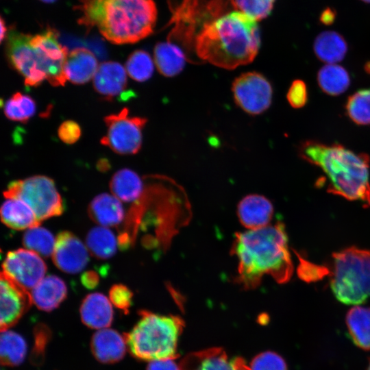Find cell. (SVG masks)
Returning a JSON list of instances; mask_svg holds the SVG:
<instances>
[{
    "instance_id": "obj_1",
    "label": "cell",
    "mask_w": 370,
    "mask_h": 370,
    "mask_svg": "<svg viewBox=\"0 0 370 370\" xmlns=\"http://www.w3.org/2000/svg\"><path fill=\"white\" fill-rule=\"evenodd\" d=\"M232 253L238 260V280L245 288H255L264 275L278 283L290 280L293 264L282 223L236 233Z\"/></svg>"
},
{
    "instance_id": "obj_2",
    "label": "cell",
    "mask_w": 370,
    "mask_h": 370,
    "mask_svg": "<svg viewBox=\"0 0 370 370\" xmlns=\"http://www.w3.org/2000/svg\"><path fill=\"white\" fill-rule=\"evenodd\" d=\"M260 45L257 21L234 10L205 24L196 36L195 49L203 61L233 69L253 61Z\"/></svg>"
},
{
    "instance_id": "obj_3",
    "label": "cell",
    "mask_w": 370,
    "mask_h": 370,
    "mask_svg": "<svg viewBox=\"0 0 370 370\" xmlns=\"http://www.w3.org/2000/svg\"><path fill=\"white\" fill-rule=\"evenodd\" d=\"M79 23L96 27L110 42H136L153 31L157 19L153 0H81Z\"/></svg>"
},
{
    "instance_id": "obj_4",
    "label": "cell",
    "mask_w": 370,
    "mask_h": 370,
    "mask_svg": "<svg viewBox=\"0 0 370 370\" xmlns=\"http://www.w3.org/2000/svg\"><path fill=\"white\" fill-rule=\"evenodd\" d=\"M301 156L320 168L328 180V191L348 200H370L369 158L340 145L307 141Z\"/></svg>"
},
{
    "instance_id": "obj_5",
    "label": "cell",
    "mask_w": 370,
    "mask_h": 370,
    "mask_svg": "<svg viewBox=\"0 0 370 370\" xmlns=\"http://www.w3.org/2000/svg\"><path fill=\"white\" fill-rule=\"evenodd\" d=\"M139 315L132 330L124 334L130 353L149 361L177 358L178 339L184 326L182 319L147 310L140 311Z\"/></svg>"
},
{
    "instance_id": "obj_6",
    "label": "cell",
    "mask_w": 370,
    "mask_h": 370,
    "mask_svg": "<svg viewBox=\"0 0 370 370\" xmlns=\"http://www.w3.org/2000/svg\"><path fill=\"white\" fill-rule=\"evenodd\" d=\"M330 286L335 297L347 305H358L370 297V250L345 248L333 256Z\"/></svg>"
},
{
    "instance_id": "obj_7",
    "label": "cell",
    "mask_w": 370,
    "mask_h": 370,
    "mask_svg": "<svg viewBox=\"0 0 370 370\" xmlns=\"http://www.w3.org/2000/svg\"><path fill=\"white\" fill-rule=\"evenodd\" d=\"M3 195L6 199H18L25 202L40 222L59 216L64 210L63 200L53 180L45 175L13 181Z\"/></svg>"
},
{
    "instance_id": "obj_8",
    "label": "cell",
    "mask_w": 370,
    "mask_h": 370,
    "mask_svg": "<svg viewBox=\"0 0 370 370\" xmlns=\"http://www.w3.org/2000/svg\"><path fill=\"white\" fill-rule=\"evenodd\" d=\"M104 121L107 131L101 139L103 145L121 155L135 154L140 150L146 119L130 116L125 108L117 114L106 116Z\"/></svg>"
},
{
    "instance_id": "obj_9",
    "label": "cell",
    "mask_w": 370,
    "mask_h": 370,
    "mask_svg": "<svg viewBox=\"0 0 370 370\" xmlns=\"http://www.w3.org/2000/svg\"><path fill=\"white\" fill-rule=\"evenodd\" d=\"M58 37L56 31L49 28L30 39L46 79L53 86H64L67 80L64 66L69 52Z\"/></svg>"
},
{
    "instance_id": "obj_10",
    "label": "cell",
    "mask_w": 370,
    "mask_h": 370,
    "mask_svg": "<svg viewBox=\"0 0 370 370\" xmlns=\"http://www.w3.org/2000/svg\"><path fill=\"white\" fill-rule=\"evenodd\" d=\"M31 35L11 29L8 34L7 55L12 66L23 77L27 86H39L46 75L30 43Z\"/></svg>"
},
{
    "instance_id": "obj_11",
    "label": "cell",
    "mask_w": 370,
    "mask_h": 370,
    "mask_svg": "<svg viewBox=\"0 0 370 370\" xmlns=\"http://www.w3.org/2000/svg\"><path fill=\"white\" fill-rule=\"evenodd\" d=\"M232 92L236 103L244 111L258 114L271 105L272 88L267 79L256 72L241 75L232 84Z\"/></svg>"
},
{
    "instance_id": "obj_12",
    "label": "cell",
    "mask_w": 370,
    "mask_h": 370,
    "mask_svg": "<svg viewBox=\"0 0 370 370\" xmlns=\"http://www.w3.org/2000/svg\"><path fill=\"white\" fill-rule=\"evenodd\" d=\"M2 267V271L28 291L45 278L47 271V266L40 255L24 249L8 252Z\"/></svg>"
},
{
    "instance_id": "obj_13",
    "label": "cell",
    "mask_w": 370,
    "mask_h": 370,
    "mask_svg": "<svg viewBox=\"0 0 370 370\" xmlns=\"http://www.w3.org/2000/svg\"><path fill=\"white\" fill-rule=\"evenodd\" d=\"M1 331L14 325L29 309L32 300L30 292L3 271L1 273Z\"/></svg>"
},
{
    "instance_id": "obj_14",
    "label": "cell",
    "mask_w": 370,
    "mask_h": 370,
    "mask_svg": "<svg viewBox=\"0 0 370 370\" xmlns=\"http://www.w3.org/2000/svg\"><path fill=\"white\" fill-rule=\"evenodd\" d=\"M52 259L60 270L73 274L85 268L88 262V252L79 238L70 232L64 231L56 237Z\"/></svg>"
},
{
    "instance_id": "obj_15",
    "label": "cell",
    "mask_w": 370,
    "mask_h": 370,
    "mask_svg": "<svg viewBox=\"0 0 370 370\" xmlns=\"http://www.w3.org/2000/svg\"><path fill=\"white\" fill-rule=\"evenodd\" d=\"M180 370H250L241 358H230L221 348L193 352L180 362Z\"/></svg>"
},
{
    "instance_id": "obj_16",
    "label": "cell",
    "mask_w": 370,
    "mask_h": 370,
    "mask_svg": "<svg viewBox=\"0 0 370 370\" xmlns=\"http://www.w3.org/2000/svg\"><path fill=\"white\" fill-rule=\"evenodd\" d=\"M127 342L125 336L117 331L104 328L96 332L90 341V348L95 358L102 363H114L125 356Z\"/></svg>"
},
{
    "instance_id": "obj_17",
    "label": "cell",
    "mask_w": 370,
    "mask_h": 370,
    "mask_svg": "<svg viewBox=\"0 0 370 370\" xmlns=\"http://www.w3.org/2000/svg\"><path fill=\"white\" fill-rule=\"evenodd\" d=\"M93 86L107 100L121 96L127 88V74L124 67L116 62L101 63L93 77Z\"/></svg>"
},
{
    "instance_id": "obj_18",
    "label": "cell",
    "mask_w": 370,
    "mask_h": 370,
    "mask_svg": "<svg viewBox=\"0 0 370 370\" xmlns=\"http://www.w3.org/2000/svg\"><path fill=\"white\" fill-rule=\"evenodd\" d=\"M273 214L271 201L260 195H249L238 204L237 215L241 224L249 230L269 225Z\"/></svg>"
},
{
    "instance_id": "obj_19",
    "label": "cell",
    "mask_w": 370,
    "mask_h": 370,
    "mask_svg": "<svg viewBox=\"0 0 370 370\" xmlns=\"http://www.w3.org/2000/svg\"><path fill=\"white\" fill-rule=\"evenodd\" d=\"M79 312L84 324L92 329L107 328L113 320L112 303L100 293L86 295L82 302Z\"/></svg>"
},
{
    "instance_id": "obj_20",
    "label": "cell",
    "mask_w": 370,
    "mask_h": 370,
    "mask_svg": "<svg viewBox=\"0 0 370 370\" xmlns=\"http://www.w3.org/2000/svg\"><path fill=\"white\" fill-rule=\"evenodd\" d=\"M99 68L95 55L88 49L78 47L69 52L64 66L67 80L83 84L94 77Z\"/></svg>"
},
{
    "instance_id": "obj_21",
    "label": "cell",
    "mask_w": 370,
    "mask_h": 370,
    "mask_svg": "<svg viewBox=\"0 0 370 370\" xmlns=\"http://www.w3.org/2000/svg\"><path fill=\"white\" fill-rule=\"evenodd\" d=\"M30 294L32 304L38 309L51 311L66 298L67 288L58 276L47 275L30 291Z\"/></svg>"
},
{
    "instance_id": "obj_22",
    "label": "cell",
    "mask_w": 370,
    "mask_h": 370,
    "mask_svg": "<svg viewBox=\"0 0 370 370\" xmlns=\"http://www.w3.org/2000/svg\"><path fill=\"white\" fill-rule=\"evenodd\" d=\"M90 218L103 227H114L121 223L124 210L115 196L102 193L97 195L88 208Z\"/></svg>"
},
{
    "instance_id": "obj_23",
    "label": "cell",
    "mask_w": 370,
    "mask_h": 370,
    "mask_svg": "<svg viewBox=\"0 0 370 370\" xmlns=\"http://www.w3.org/2000/svg\"><path fill=\"white\" fill-rule=\"evenodd\" d=\"M0 212L1 221L14 230H28L40 224L32 209L18 199H6L2 204Z\"/></svg>"
},
{
    "instance_id": "obj_24",
    "label": "cell",
    "mask_w": 370,
    "mask_h": 370,
    "mask_svg": "<svg viewBox=\"0 0 370 370\" xmlns=\"http://www.w3.org/2000/svg\"><path fill=\"white\" fill-rule=\"evenodd\" d=\"M186 55L172 41L158 43L154 48V61L159 72L166 77L174 76L183 69Z\"/></svg>"
},
{
    "instance_id": "obj_25",
    "label": "cell",
    "mask_w": 370,
    "mask_h": 370,
    "mask_svg": "<svg viewBox=\"0 0 370 370\" xmlns=\"http://www.w3.org/2000/svg\"><path fill=\"white\" fill-rule=\"evenodd\" d=\"M313 48L317 57L328 64L341 61L347 51L344 38L336 32L330 30L323 32L317 36Z\"/></svg>"
},
{
    "instance_id": "obj_26",
    "label": "cell",
    "mask_w": 370,
    "mask_h": 370,
    "mask_svg": "<svg viewBox=\"0 0 370 370\" xmlns=\"http://www.w3.org/2000/svg\"><path fill=\"white\" fill-rule=\"evenodd\" d=\"M345 322L354 344L364 350H370V307H352L347 313Z\"/></svg>"
},
{
    "instance_id": "obj_27",
    "label": "cell",
    "mask_w": 370,
    "mask_h": 370,
    "mask_svg": "<svg viewBox=\"0 0 370 370\" xmlns=\"http://www.w3.org/2000/svg\"><path fill=\"white\" fill-rule=\"evenodd\" d=\"M110 188L113 195L119 200L130 202L140 197L143 191V184L136 172L122 169L112 177Z\"/></svg>"
},
{
    "instance_id": "obj_28",
    "label": "cell",
    "mask_w": 370,
    "mask_h": 370,
    "mask_svg": "<svg viewBox=\"0 0 370 370\" xmlns=\"http://www.w3.org/2000/svg\"><path fill=\"white\" fill-rule=\"evenodd\" d=\"M88 251L98 259L111 258L116 251L117 241L114 234L106 227L91 229L86 238Z\"/></svg>"
},
{
    "instance_id": "obj_29",
    "label": "cell",
    "mask_w": 370,
    "mask_h": 370,
    "mask_svg": "<svg viewBox=\"0 0 370 370\" xmlns=\"http://www.w3.org/2000/svg\"><path fill=\"white\" fill-rule=\"evenodd\" d=\"M318 83L323 92L330 95H338L349 86L350 78L347 71L341 66L328 64L318 73Z\"/></svg>"
},
{
    "instance_id": "obj_30",
    "label": "cell",
    "mask_w": 370,
    "mask_h": 370,
    "mask_svg": "<svg viewBox=\"0 0 370 370\" xmlns=\"http://www.w3.org/2000/svg\"><path fill=\"white\" fill-rule=\"evenodd\" d=\"M1 362L5 366H16L25 359L27 345L24 338L18 333L8 330L1 331Z\"/></svg>"
},
{
    "instance_id": "obj_31",
    "label": "cell",
    "mask_w": 370,
    "mask_h": 370,
    "mask_svg": "<svg viewBox=\"0 0 370 370\" xmlns=\"http://www.w3.org/2000/svg\"><path fill=\"white\" fill-rule=\"evenodd\" d=\"M3 111L8 119L26 123L35 114L36 105L32 97L16 92L5 101Z\"/></svg>"
},
{
    "instance_id": "obj_32",
    "label": "cell",
    "mask_w": 370,
    "mask_h": 370,
    "mask_svg": "<svg viewBox=\"0 0 370 370\" xmlns=\"http://www.w3.org/2000/svg\"><path fill=\"white\" fill-rule=\"evenodd\" d=\"M56 238L46 228L38 226L28 229L23 236V244L43 257L52 256Z\"/></svg>"
},
{
    "instance_id": "obj_33",
    "label": "cell",
    "mask_w": 370,
    "mask_h": 370,
    "mask_svg": "<svg viewBox=\"0 0 370 370\" xmlns=\"http://www.w3.org/2000/svg\"><path fill=\"white\" fill-rule=\"evenodd\" d=\"M349 118L359 125L370 124V88L360 90L350 96L346 104Z\"/></svg>"
},
{
    "instance_id": "obj_34",
    "label": "cell",
    "mask_w": 370,
    "mask_h": 370,
    "mask_svg": "<svg viewBox=\"0 0 370 370\" xmlns=\"http://www.w3.org/2000/svg\"><path fill=\"white\" fill-rule=\"evenodd\" d=\"M125 68L131 78L138 82H145L153 74V62L147 52L136 50L128 57Z\"/></svg>"
},
{
    "instance_id": "obj_35",
    "label": "cell",
    "mask_w": 370,
    "mask_h": 370,
    "mask_svg": "<svg viewBox=\"0 0 370 370\" xmlns=\"http://www.w3.org/2000/svg\"><path fill=\"white\" fill-rule=\"evenodd\" d=\"M275 0H235L239 10L258 21L267 18Z\"/></svg>"
},
{
    "instance_id": "obj_36",
    "label": "cell",
    "mask_w": 370,
    "mask_h": 370,
    "mask_svg": "<svg viewBox=\"0 0 370 370\" xmlns=\"http://www.w3.org/2000/svg\"><path fill=\"white\" fill-rule=\"evenodd\" d=\"M250 370H287V366L280 355L268 351L257 355L253 359Z\"/></svg>"
},
{
    "instance_id": "obj_37",
    "label": "cell",
    "mask_w": 370,
    "mask_h": 370,
    "mask_svg": "<svg viewBox=\"0 0 370 370\" xmlns=\"http://www.w3.org/2000/svg\"><path fill=\"white\" fill-rule=\"evenodd\" d=\"M34 345L31 359L34 364H40L43 360L45 349L51 337V332L47 326L38 324L34 328Z\"/></svg>"
},
{
    "instance_id": "obj_38",
    "label": "cell",
    "mask_w": 370,
    "mask_h": 370,
    "mask_svg": "<svg viewBox=\"0 0 370 370\" xmlns=\"http://www.w3.org/2000/svg\"><path fill=\"white\" fill-rule=\"evenodd\" d=\"M133 293L128 287L121 284L113 285L109 291L110 302L125 314L132 304Z\"/></svg>"
},
{
    "instance_id": "obj_39",
    "label": "cell",
    "mask_w": 370,
    "mask_h": 370,
    "mask_svg": "<svg viewBox=\"0 0 370 370\" xmlns=\"http://www.w3.org/2000/svg\"><path fill=\"white\" fill-rule=\"evenodd\" d=\"M287 99L293 108L303 107L307 101V89L305 83L301 80H295L287 93Z\"/></svg>"
},
{
    "instance_id": "obj_40",
    "label": "cell",
    "mask_w": 370,
    "mask_h": 370,
    "mask_svg": "<svg viewBox=\"0 0 370 370\" xmlns=\"http://www.w3.org/2000/svg\"><path fill=\"white\" fill-rule=\"evenodd\" d=\"M58 134L60 139L66 144H73L77 141L82 134L81 127L74 121L68 120L61 123Z\"/></svg>"
},
{
    "instance_id": "obj_41",
    "label": "cell",
    "mask_w": 370,
    "mask_h": 370,
    "mask_svg": "<svg viewBox=\"0 0 370 370\" xmlns=\"http://www.w3.org/2000/svg\"><path fill=\"white\" fill-rule=\"evenodd\" d=\"M175 359L166 358L150 361L147 370H180Z\"/></svg>"
},
{
    "instance_id": "obj_42",
    "label": "cell",
    "mask_w": 370,
    "mask_h": 370,
    "mask_svg": "<svg viewBox=\"0 0 370 370\" xmlns=\"http://www.w3.org/2000/svg\"><path fill=\"white\" fill-rule=\"evenodd\" d=\"M99 275L94 271L84 272L81 278L82 284L87 288L92 289L99 284Z\"/></svg>"
},
{
    "instance_id": "obj_43",
    "label": "cell",
    "mask_w": 370,
    "mask_h": 370,
    "mask_svg": "<svg viewBox=\"0 0 370 370\" xmlns=\"http://www.w3.org/2000/svg\"><path fill=\"white\" fill-rule=\"evenodd\" d=\"M335 18L334 11L330 8L325 9L320 16V21L322 23L325 25H330L332 23Z\"/></svg>"
},
{
    "instance_id": "obj_44",
    "label": "cell",
    "mask_w": 370,
    "mask_h": 370,
    "mask_svg": "<svg viewBox=\"0 0 370 370\" xmlns=\"http://www.w3.org/2000/svg\"><path fill=\"white\" fill-rule=\"evenodd\" d=\"M7 28L5 25L3 18H1V42L3 41V39L7 36Z\"/></svg>"
},
{
    "instance_id": "obj_45",
    "label": "cell",
    "mask_w": 370,
    "mask_h": 370,
    "mask_svg": "<svg viewBox=\"0 0 370 370\" xmlns=\"http://www.w3.org/2000/svg\"><path fill=\"white\" fill-rule=\"evenodd\" d=\"M367 71L370 73V62H368L365 66Z\"/></svg>"
},
{
    "instance_id": "obj_46",
    "label": "cell",
    "mask_w": 370,
    "mask_h": 370,
    "mask_svg": "<svg viewBox=\"0 0 370 370\" xmlns=\"http://www.w3.org/2000/svg\"><path fill=\"white\" fill-rule=\"evenodd\" d=\"M43 2H45V3H52V2H54L56 0H40Z\"/></svg>"
},
{
    "instance_id": "obj_47",
    "label": "cell",
    "mask_w": 370,
    "mask_h": 370,
    "mask_svg": "<svg viewBox=\"0 0 370 370\" xmlns=\"http://www.w3.org/2000/svg\"><path fill=\"white\" fill-rule=\"evenodd\" d=\"M365 3H370V0H361Z\"/></svg>"
},
{
    "instance_id": "obj_48",
    "label": "cell",
    "mask_w": 370,
    "mask_h": 370,
    "mask_svg": "<svg viewBox=\"0 0 370 370\" xmlns=\"http://www.w3.org/2000/svg\"><path fill=\"white\" fill-rule=\"evenodd\" d=\"M367 370H370V363H369V367H368Z\"/></svg>"
},
{
    "instance_id": "obj_49",
    "label": "cell",
    "mask_w": 370,
    "mask_h": 370,
    "mask_svg": "<svg viewBox=\"0 0 370 370\" xmlns=\"http://www.w3.org/2000/svg\"><path fill=\"white\" fill-rule=\"evenodd\" d=\"M369 204L370 205V200H369Z\"/></svg>"
}]
</instances>
